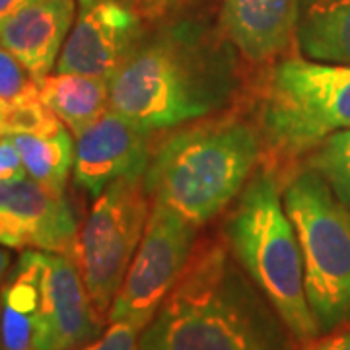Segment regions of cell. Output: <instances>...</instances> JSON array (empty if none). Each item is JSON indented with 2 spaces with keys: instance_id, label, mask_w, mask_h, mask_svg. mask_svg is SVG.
<instances>
[{
  "instance_id": "3957f363",
  "label": "cell",
  "mask_w": 350,
  "mask_h": 350,
  "mask_svg": "<svg viewBox=\"0 0 350 350\" xmlns=\"http://www.w3.org/2000/svg\"><path fill=\"white\" fill-rule=\"evenodd\" d=\"M261 158V135L245 121L218 119L175 131L150 156L144 187L202 226L222 213L247 185Z\"/></svg>"
},
{
  "instance_id": "ba28073f",
  "label": "cell",
  "mask_w": 350,
  "mask_h": 350,
  "mask_svg": "<svg viewBox=\"0 0 350 350\" xmlns=\"http://www.w3.org/2000/svg\"><path fill=\"white\" fill-rule=\"evenodd\" d=\"M199 226L162 202L152 204L148 224L113 300L109 321L148 325L165 296L187 269L197 247Z\"/></svg>"
},
{
  "instance_id": "7c38bea8",
  "label": "cell",
  "mask_w": 350,
  "mask_h": 350,
  "mask_svg": "<svg viewBox=\"0 0 350 350\" xmlns=\"http://www.w3.org/2000/svg\"><path fill=\"white\" fill-rule=\"evenodd\" d=\"M41 292L47 327V350H76L101 333L75 259L41 251Z\"/></svg>"
},
{
  "instance_id": "9a60e30c",
  "label": "cell",
  "mask_w": 350,
  "mask_h": 350,
  "mask_svg": "<svg viewBox=\"0 0 350 350\" xmlns=\"http://www.w3.org/2000/svg\"><path fill=\"white\" fill-rule=\"evenodd\" d=\"M0 350H47L38 250L22 251L0 284Z\"/></svg>"
},
{
  "instance_id": "ffe728a7",
  "label": "cell",
  "mask_w": 350,
  "mask_h": 350,
  "mask_svg": "<svg viewBox=\"0 0 350 350\" xmlns=\"http://www.w3.org/2000/svg\"><path fill=\"white\" fill-rule=\"evenodd\" d=\"M64 125L51 111L39 96H29L22 100L0 101V137L18 135H53Z\"/></svg>"
},
{
  "instance_id": "9c48e42d",
  "label": "cell",
  "mask_w": 350,
  "mask_h": 350,
  "mask_svg": "<svg viewBox=\"0 0 350 350\" xmlns=\"http://www.w3.org/2000/svg\"><path fill=\"white\" fill-rule=\"evenodd\" d=\"M142 38V14L135 8L119 0H78L55 70L109 80Z\"/></svg>"
},
{
  "instance_id": "484cf974",
  "label": "cell",
  "mask_w": 350,
  "mask_h": 350,
  "mask_svg": "<svg viewBox=\"0 0 350 350\" xmlns=\"http://www.w3.org/2000/svg\"><path fill=\"white\" fill-rule=\"evenodd\" d=\"M27 0H0V22L8 18L10 14L16 12L20 6H24Z\"/></svg>"
},
{
  "instance_id": "4316f807",
  "label": "cell",
  "mask_w": 350,
  "mask_h": 350,
  "mask_svg": "<svg viewBox=\"0 0 350 350\" xmlns=\"http://www.w3.org/2000/svg\"><path fill=\"white\" fill-rule=\"evenodd\" d=\"M8 267H10V253L0 247V284H2L4 276L8 273Z\"/></svg>"
},
{
  "instance_id": "d6986e66",
  "label": "cell",
  "mask_w": 350,
  "mask_h": 350,
  "mask_svg": "<svg viewBox=\"0 0 350 350\" xmlns=\"http://www.w3.org/2000/svg\"><path fill=\"white\" fill-rule=\"evenodd\" d=\"M306 165L317 172L350 208V129L335 133L315 146Z\"/></svg>"
},
{
  "instance_id": "277c9868",
  "label": "cell",
  "mask_w": 350,
  "mask_h": 350,
  "mask_svg": "<svg viewBox=\"0 0 350 350\" xmlns=\"http://www.w3.org/2000/svg\"><path fill=\"white\" fill-rule=\"evenodd\" d=\"M226 243L253 284L271 301L298 347L321 335L306 296L304 259L273 172L259 170L226 218Z\"/></svg>"
},
{
  "instance_id": "cb8c5ba5",
  "label": "cell",
  "mask_w": 350,
  "mask_h": 350,
  "mask_svg": "<svg viewBox=\"0 0 350 350\" xmlns=\"http://www.w3.org/2000/svg\"><path fill=\"white\" fill-rule=\"evenodd\" d=\"M300 350H350V323L317 335L310 342L301 345Z\"/></svg>"
},
{
  "instance_id": "2e32d148",
  "label": "cell",
  "mask_w": 350,
  "mask_h": 350,
  "mask_svg": "<svg viewBox=\"0 0 350 350\" xmlns=\"http://www.w3.org/2000/svg\"><path fill=\"white\" fill-rule=\"evenodd\" d=\"M39 98L75 137L111 109L105 78L55 72L39 82Z\"/></svg>"
},
{
  "instance_id": "d4e9b609",
  "label": "cell",
  "mask_w": 350,
  "mask_h": 350,
  "mask_svg": "<svg viewBox=\"0 0 350 350\" xmlns=\"http://www.w3.org/2000/svg\"><path fill=\"white\" fill-rule=\"evenodd\" d=\"M119 2L135 8L142 16H156L170 10L177 0H119Z\"/></svg>"
},
{
  "instance_id": "e0dca14e",
  "label": "cell",
  "mask_w": 350,
  "mask_h": 350,
  "mask_svg": "<svg viewBox=\"0 0 350 350\" xmlns=\"http://www.w3.org/2000/svg\"><path fill=\"white\" fill-rule=\"evenodd\" d=\"M296 43L306 59L350 64V0H308L300 6Z\"/></svg>"
},
{
  "instance_id": "4fadbf2b",
  "label": "cell",
  "mask_w": 350,
  "mask_h": 350,
  "mask_svg": "<svg viewBox=\"0 0 350 350\" xmlns=\"http://www.w3.org/2000/svg\"><path fill=\"white\" fill-rule=\"evenodd\" d=\"M78 12V0H27L0 22V45L38 80L59 61Z\"/></svg>"
},
{
  "instance_id": "52a82bcc",
  "label": "cell",
  "mask_w": 350,
  "mask_h": 350,
  "mask_svg": "<svg viewBox=\"0 0 350 350\" xmlns=\"http://www.w3.org/2000/svg\"><path fill=\"white\" fill-rule=\"evenodd\" d=\"M150 200L144 175L121 177L94 199L78 230L72 259L101 323L109 321L113 300L144 236Z\"/></svg>"
},
{
  "instance_id": "30bf717a",
  "label": "cell",
  "mask_w": 350,
  "mask_h": 350,
  "mask_svg": "<svg viewBox=\"0 0 350 350\" xmlns=\"http://www.w3.org/2000/svg\"><path fill=\"white\" fill-rule=\"evenodd\" d=\"M78 224L64 195H55L33 179L0 181V245L8 250L75 253Z\"/></svg>"
},
{
  "instance_id": "44dd1931",
  "label": "cell",
  "mask_w": 350,
  "mask_h": 350,
  "mask_svg": "<svg viewBox=\"0 0 350 350\" xmlns=\"http://www.w3.org/2000/svg\"><path fill=\"white\" fill-rule=\"evenodd\" d=\"M29 96H39L38 80L10 51L0 45V101L22 100Z\"/></svg>"
},
{
  "instance_id": "5bb4252c",
  "label": "cell",
  "mask_w": 350,
  "mask_h": 350,
  "mask_svg": "<svg viewBox=\"0 0 350 350\" xmlns=\"http://www.w3.org/2000/svg\"><path fill=\"white\" fill-rule=\"evenodd\" d=\"M300 0H222L224 38L251 63H267L296 41Z\"/></svg>"
},
{
  "instance_id": "5b68a950",
  "label": "cell",
  "mask_w": 350,
  "mask_h": 350,
  "mask_svg": "<svg viewBox=\"0 0 350 350\" xmlns=\"http://www.w3.org/2000/svg\"><path fill=\"white\" fill-rule=\"evenodd\" d=\"M282 202L304 259L306 296L321 333L350 323V208L308 165L288 179Z\"/></svg>"
},
{
  "instance_id": "6da1fadb",
  "label": "cell",
  "mask_w": 350,
  "mask_h": 350,
  "mask_svg": "<svg viewBox=\"0 0 350 350\" xmlns=\"http://www.w3.org/2000/svg\"><path fill=\"white\" fill-rule=\"evenodd\" d=\"M232 47L197 22L144 36L107 80L111 109L148 135L224 109L239 82Z\"/></svg>"
},
{
  "instance_id": "7a4b0ae2",
  "label": "cell",
  "mask_w": 350,
  "mask_h": 350,
  "mask_svg": "<svg viewBox=\"0 0 350 350\" xmlns=\"http://www.w3.org/2000/svg\"><path fill=\"white\" fill-rule=\"evenodd\" d=\"M138 350H298V342L228 243L213 241L195 250Z\"/></svg>"
},
{
  "instance_id": "603a6c76",
  "label": "cell",
  "mask_w": 350,
  "mask_h": 350,
  "mask_svg": "<svg viewBox=\"0 0 350 350\" xmlns=\"http://www.w3.org/2000/svg\"><path fill=\"white\" fill-rule=\"evenodd\" d=\"M25 177L22 156L8 137H0V181Z\"/></svg>"
},
{
  "instance_id": "8992f818",
  "label": "cell",
  "mask_w": 350,
  "mask_h": 350,
  "mask_svg": "<svg viewBox=\"0 0 350 350\" xmlns=\"http://www.w3.org/2000/svg\"><path fill=\"white\" fill-rule=\"evenodd\" d=\"M261 135L282 158L312 152L350 129V64L288 57L273 66L259 100Z\"/></svg>"
},
{
  "instance_id": "ac0fdd59",
  "label": "cell",
  "mask_w": 350,
  "mask_h": 350,
  "mask_svg": "<svg viewBox=\"0 0 350 350\" xmlns=\"http://www.w3.org/2000/svg\"><path fill=\"white\" fill-rule=\"evenodd\" d=\"M18 148L25 175L55 195H64L70 170L75 167L76 146L66 129L53 135L8 137Z\"/></svg>"
},
{
  "instance_id": "7402d4cb",
  "label": "cell",
  "mask_w": 350,
  "mask_h": 350,
  "mask_svg": "<svg viewBox=\"0 0 350 350\" xmlns=\"http://www.w3.org/2000/svg\"><path fill=\"white\" fill-rule=\"evenodd\" d=\"M142 331V327L125 319L109 321V327L86 347H82V350H138Z\"/></svg>"
},
{
  "instance_id": "8fae6325",
  "label": "cell",
  "mask_w": 350,
  "mask_h": 350,
  "mask_svg": "<svg viewBox=\"0 0 350 350\" xmlns=\"http://www.w3.org/2000/svg\"><path fill=\"white\" fill-rule=\"evenodd\" d=\"M146 135L113 109L101 115L76 137V185L96 199L121 177L144 175L150 162Z\"/></svg>"
}]
</instances>
